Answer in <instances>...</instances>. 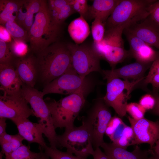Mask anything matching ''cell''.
Listing matches in <instances>:
<instances>
[{"label":"cell","instance_id":"obj_33","mask_svg":"<svg viewBox=\"0 0 159 159\" xmlns=\"http://www.w3.org/2000/svg\"><path fill=\"white\" fill-rule=\"evenodd\" d=\"M9 43L10 48L15 57H23L29 53L28 46L24 42L12 39Z\"/></svg>","mask_w":159,"mask_h":159},{"label":"cell","instance_id":"obj_27","mask_svg":"<svg viewBox=\"0 0 159 159\" xmlns=\"http://www.w3.org/2000/svg\"><path fill=\"white\" fill-rule=\"evenodd\" d=\"M13 40L29 42L28 32L15 21H8L4 25Z\"/></svg>","mask_w":159,"mask_h":159},{"label":"cell","instance_id":"obj_4","mask_svg":"<svg viewBox=\"0 0 159 159\" xmlns=\"http://www.w3.org/2000/svg\"><path fill=\"white\" fill-rule=\"evenodd\" d=\"M126 25L115 26L105 29L103 39L98 44L93 43L92 48L101 59L106 61L112 69L117 64L130 57L128 50L124 47L122 34Z\"/></svg>","mask_w":159,"mask_h":159},{"label":"cell","instance_id":"obj_13","mask_svg":"<svg viewBox=\"0 0 159 159\" xmlns=\"http://www.w3.org/2000/svg\"><path fill=\"white\" fill-rule=\"evenodd\" d=\"M134 134L133 145L147 143L152 150L159 138V121H153L144 117L136 120L128 116Z\"/></svg>","mask_w":159,"mask_h":159},{"label":"cell","instance_id":"obj_7","mask_svg":"<svg viewBox=\"0 0 159 159\" xmlns=\"http://www.w3.org/2000/svg\"><path fill=\"white\" fill-rule=\"evenodd\" d=\"M144 77L131 81L122 80L118 78L107 80L106 92L102 97L105 102L109 107H112L120 117L125 116L130 94L137 87Z\"/></svg>","mask_w":159,"mask_h":159},{"label":"cell","instance_id":"obj_3","mask_svg":"<svg viewBox=\"0 0 159 159\" xmlns=\"http://www.w3.org/2000/svg\"><path fill=\"white\" fill-rule=\"evenodd\" d=\"M84 92L68 95L56 101L49 97L44 99L51 115L55 129L70 128L85 102Z\"/></svg>","mask_w":159,"mask_h":159},{"label":"cell","instance_id":"obj_50","mask_svg":"<svg viewBox=\"0 0 159 159\" xmlns=\"http://www.w3.org/2000/svg\"><path fill=\"white\" fill-rule=\"evenodd\" d=\"M148 159H150V157H149V158Z\"/></svg>","mask_w":159,"mask_h":159},{"label":"cell","instance_id":"obj_21","mask_svg":"<svg viewBox=\"0 0 159 159\" xmlns=\"http://www.w3.org/2000/svg\"><path fill=\"white\" fill-rule=\"evenodd\" d=\"M121 0H95L89 6L85 19L92 20L99 17L105 23Z\"/></svg>","mask_w":159,"mask_h":159},{"label":"cell","instance_id":"obj_1","mask_svg":"<svg viewBox=\"0 0 159 159\" xmlns=\"http://www.w3.org/2000/svg\"><path fill=\"white\" fill-rule=\"evenodd\" d=\"M36 54L37 79L44 86L72 67L71 53L67 44L57 41Z\"/></svg>","mask_w":159,"mask_h":159},{"label":"cell","instance_id":"obj_38","mask_svg":"<svg viewBox=\"0 0 159 159\" xmlns=\"http://www.w3.org/2000/svg\"><path fill=\"white\" fill-rule=\"evenodd\" d=\"M155 103V99L151 92L143 96L139 102V104L146 110H152L154 107Z\"/></svg>","mask_w":159,"mask_h":159},{"label":"cell","instance_id":"obj_8","mask_svg":"<svg viewBox=\"0 0 159 159\" xmlns=\"http://www.w3.org/2000/svg\"><path fill=\"white\" fill-rule=\"evenodd\" d=\"M102 98L96 99L88 111L82 122L91 135L93 146L100 147L104 142V135L107 125L112 117L109 107Z\"/></svg>","mask_w":159,"mask_h":159},{"label":"cell","instance_id":"obj_18","mask_svg":"<svg viewBox=\"0 0 159 159\" xmlns=\"http://www.w3.org/2000/svg\"><path fill=\"white\" fill-rule=\"evenodd\" d=\"M29 53L23 57L17 58L14 64L23 84L34 87L37 79L35 56L33 53Z\"/></svg>","mask_w":159,"mask_h":159},{"label":"cell","instance_id":"obj_31","mask_svg":"<svg viewBox=\"0 0 159 159\" xmlns=\"http://www.w3.org/2000/svg\"><path fill=\"white\" fill-rule=\"evenodd\" d=\"M43 149L44 152L51 159H85L74 156L73 154L67 151L62 152L57 148H52L47 145Z\"/></svg>","mask_w":159,"mask_h":159},{"label":"cell","instance_id":"obj_24","mask_svg":"<svg viewBox=\"0 0 159 159\" xmlns=\"http://www.w3.org/2000/svg\"><path fill=\"white\" fill-rule=\"evenodd\" d=\"M151 84L153 87L152 92L158 93L159 91V59L152 64L148 75L138 84L137 87H140L143 90L149 91L146 88L149 84Z\"/></svg>","mask_w":159,"mask_h":159},{"label":"cell","instance_id":"obj_23","mask_svg":"<svg viewBox=\"0 0 159 159\" xmlns=\"http://www.w3.org/2000/svg\"><path fill=\"white\" fill-rule=\"evenodd\" d=\"M24 0H0V23L4 26L8 21H15L18 10Z\"/></svg>","mask_w":159,"mask_h":159},{"label":"cell","instance_id":"obj_49","mask_svg":"<svg viewBox=\"0 0 159 159\" xmlns=\"http://www.w3.org/2000/svg\"><path fill=\"white\" fill-rule=\"evenodd\" d=\"M150 159H159V156L154 155H151L150 157Z\"/></svg>","mask_w":159,"mask_h":159},{"label":"cell","instance_id":"obj_42","mask_svg":"<svg viewBox=\"0 0 159 159\" xmlns=\"http://www.w3.org/2000/svg\"><path fill=\"white\" fill-rule=\"evenodd\" d=\"M126 125L123 122L109 138L112 141V143H115L120 138Z\"/></svg>","mask_w":159,"mask_h":159},{"label":"cell","instance_id":"obj_6","mask_svg":"<svg viewBox=\"0 0 159 159\" xmlns=\"http://www.w3.org/2000/svg\"><path fill=\"white\" fill-rule=\"evenodd\" d=\"M58 142L66 151L82 158L87 159L94 152L90 133L82 122L79 127L65 129L62 134L58 135Z\"/></svg>","mask_w":159,"mask_h":159},{"label":"cell","instance_id":"obj_22","mask_svg":"<svg viewBox=\"0 0 159 159\" xmlns=\"http://www.w3.org/2000/svg\"><path fill=\"white\" fill-rule=\"evenodd\" d=\"M67 30L71 39L77 44L82 43L90 33L88 24L86 20L80 16L70 23Z\"/></svg>","mask_w":159,"mask_h":159},{"label":"cell","instance_id":"obj_19","mask_svg":"<svg viewBox=\"0 0 159 159\" xmlns=\"http://www.w3.org/2000/svg\"><path fill=\"white\" fill-rule=\"evenodd\" d=\"M0 84L4 93L12 95L20 92L23 83L13 63H0Z\"/></svg>","mask_w":159,"mask_h":159},{"label":"cell","instance_id":"obj_35","mask_svg":"<svg viewBox=\"0 0 159 159\" xmlns=\"http://www.w3.org/2000/svg\"><path fill=\"white\" fill-rule=\"evenodd\" d=\"M126 111L130 115L132 118L138 120L144 118L146 110L139 103L131 102L127 104Z\"/></svg>","mask_w":159,"mask_h":159},{"label":"cell","instance_id":"obj_9","mask_svg":"<svg viewBox=\"0 0 159 159\" xmlns=\"http://www.w3.org/2000/svg\"><path fill=\"white\" fill-rule=\"evenodd\" d=\"M20 93L30 105L34 116L39 118L38 123L42 125L45 136L49 140L54 139L57 136L56 129L42 91L23 84Z\"/></svg>","mask_w":159,"mask_h":159},{"label":"cell","instance_id":"obj_36","mask_svg":"<svg viewBox=\"0 0 159 159\" xmlns=\"http://www.w3.org/2000/svg\"><path fill=\"white\" fill-rule=\"evenodd\" d=\"M70 4L74 11L85 19L87 14L89 6L86 0H70Z\"/></svg>","mask_w":159,"mask_h":159},{"label":"cell","instance_id":"obj_34","mask_svg":"<svg viewBox=\"0 0 159 159\" xmlns=\"http://www.w3.org/2000/svg\"><path fill=\"white\" fill-rule=\"evenodd\" d=\"M15 57L10 48L9 43L0 39V63H13Z\"/></svg>","mask_w":159,"mask_h":159},{"label":"cell","instance_id":"obj_11","mask_svg":"<svg viewBox=\"0 0 159 159\" xmlns=\"http://www.w3.org/2000/svg\"><path fill=\"white\" fill-rule=\"evenodd\" d=\"M67 45L71 53L72 67L81 77L85 78L93 72L102 73L101 59L92 46L73 43Z\"/></svg>","mask_w":159,"mask_h":159},{"label":"cell","instance_id":"obj_5","mask_svg":"<svg viewBox=\"0 0 159 159\" xmlns=\"http://www.w3.org/2000/svg\"><path fill=\"white\" fill-rule=\"evenodd\" d=\"M155 0H121L105 23V29L115 26H127L149 16Z\"/></svg>","mask_w":159,"mask_h":159},{"label":"cell","instance_id":"obj_20","mask_svg":"<svg viewBox=\"0 0 159 159\" xmlns=\"http://www.w3.org/2000/svg\"><path fill=\"white\" fill-rule=\"evenodd\" d=\"M100 147L111 159H148L152 153L150 149L148 150H142L137 145L131 152L113 143L104 142Z\"/></svg>","mask_w":159,"mask_h":159},{"label":"cell","instance_id":"obj_2","mask_svg":"<svg viewBox=\"0 0 159 159\" xmlns=\"http://www.w3.org/2000/svg\"><path fill=\"white\" fill-rule=\"evenodd\" d=\"M61 25L53 19L45 1L28 32L29 51L36 54L57 41Z\"/></svg>","mask_w":159,"mask_h":159},{"label":"cell","instance_id":"obj_30","mask_svg":"<svg viewBox=\"0 0 159 159\" xmlns=\"http://www.w3.org/2000/svg\"><path fill=\"white\" fill-rule=\"evenodd\" d=\"M134 140L133 130L131 127L127 125L124 128L120 137L113 143L119 147L126 149L128 146L133 145Z\"/></svg>","mask_w":159,"mask_h":159},{"label":"cell","instance_id":"obj_28","mask_svg":"<svg viewBox=\"0 0 159 159\" xmlns=\"http://www.w3.org/2000/svg\"><path fill=\"white\" fill-rule=\"evenodd\" d=\"M45 0H31L27 15L24 20L23 28L28 32L34 21L35 13L39 11Z\"/></svg>","mask_w":159,"mask_h":159},{"label":"cell","instance_id":"obj_16","mask_svg":"<svg viewBox=\"0 0 159 159\" xmlns=\"http://www.w3.org/2000/svg\"><path fill=\"white\" fill-rule=\"evenodd\" d=\"M152 63H144L136 61L120 68L102 70L104 79L122 78L125 80H136L144 77L145 72L150 68Z\"/></svg>","mask_w":159,"mask_h":159},{"label":"cell","instance_id":"obj_39","mask_svg":"<svg viewBox=\"0 0 159 159\" xmlns=\"http://www.w3.org/2000/svg\"><path fill=\"white\" fill-rule=\"evenodd\" d=\"M123 122L122 120L118 117H112L107 125L105 134L110 138Z\"/></svg>","mask_w":159,"mask_h":159},{"label":"cell","instance_id":"obj_40","mask_svg":"<svg viewBox=\"0 0 159 159\" xmlns=\"http://www.w3.org/2000/svg\"><path fill=\"white\" fill-rule=\"evenodd\" d=\"M70 0H50L47 2L49 9L51 12L56 11L69 4Z\"/></svg>","mask_w":159,"mask_h":159},{"label":"cell","instance_id":"obj_14","mask_svg":"<svg viewBox=\"0 0 159 159\" xmlns=\"http://www.w3.org/2000/svg\"><path fill=\"white\" fill-rule=\"evenodd\" d=\"M124 30L149 45L159 50V24L153 20L150 15L141 22L132 24Z\"/></svg>","mask_w":159,"mask_h":159},{"label":"cell","instance_id":"obj_15","mask_svg":"<svg viewBox=\"0 0 159 159\" xmlns=\"http://www.w3.org/2000/svg\"><path fill=\"white\" fill-rule=\"evenodd\" d=\"M123 32L129 43L130 57L144 63H152L159 59V50H155L140 38L126 30H124Z\"/></svg>","mask_w":159,"mask_h":159},{"label":"cell","instance_id":"obj_41","mask_svg":"<svg viewBox=\"0 0 159 159\" xmlns=\"http://www.w3.org/2000/svg\"><path fill=\"white\" fill-rule=\"evenodd\" d=\"M150 16L155 21L159 24V0L151 5Z\"/></svg>","mask_w":159,"mask_h":159},{"label":"cell","instance_id":"obj_25","mask_svg":"<svg viewBox=\"0 0 159 159\" xmlns=\"http://www.w3.org/2000/svg\"><path fill=\"white\" fill-rule=\"evenodd\" d=\"M24 139L18 133L11 135L6 133L0 136L1 152L6 156L23 145Z\"/></svg>","mask_w":159,"mask_h":159},{"label":"cell","instance_id":"obj_45","mask_svg":"<svg viewBox=\"0 0 159 159\" xmlns=\"http://www.w3.org/2000/svg\"><path fill=\"white\" fill-rule=\"evenodd\" d=\"M155 97L156 100V103L154 108L151 110L153 114L159 116V94L158 93H154L151 92Z\"/></svg>","mask_w":159,"mask_h":159},{"label":"cell","instance_id":"obj_17","mask_svg":"<svg viewBox=\"0 0 159 159\" xmlns=\"http://www.w3.org/2000/svg\"><path fill=\"white\" fill-rule=\"evenodd\" d=\"M14 123L16 126L18 133L29 144L37 143L39 149L42 150L47 145L43 137L44 130L41 124L32 122L28 118L19 120Z\"/></svg>","mask_w":159,"mask_h":159},{"label":"cell","instance_id":"obj_47","mask_svg":"<svg viewBox=\"0 0 159 159\" xmlns=\"http://www.w3.org/2000/svg\"><path fill=\"white\" fill-rule=\"evenodd\" d=\"M150 150L152 151L151 155L159 156V138L156 142L153 148Z\"/></svg>","mask_w":159,"mask_h":159},{"label":"cell","instance_id":"obj_44","mask_svg":"<svg viewBox=\"0 0 159 159\" xmlns=\"http://www.w3.org/2000/svg\"><path fill=\"white\" fill-rule=\"evenodd\" d=\"M92 156L93 159H111L105 153L102 152L100 147L95 148Z\"/></svg>","mask_w":159,"mask_h":159},{"label":"cell","instance_id":"obj_37","mask_svg":"<svg viewBox=\"0 0 159 159\" xmlns=\"http://www.w3.org/2000/svg\"><path fill=\"white\" fill-rule=\"evenodd\" d=\"M30 0H24L18 11L15 22L23 27L27 11L29 6Z\"/></svg>","mask_w":159,"mask_h":159},{"label":"cell","instance_id":"obj_12","mask_svg":"<svg viewBox=\"0 0 159 159\" xmlns=\"http://www.w3.org/2000/svg\"><path fill=\"white\" fill-rule=\"evenodd\" d=\"M28 103L20 92L12 95L4 93L0 96V118L9 119L14 123L19 120L34 116Z\"/></svg>","mask_w":159,"mask_h":159},{"label":"cell","instance_id":"obj_32","mask_svg":"<svg viewBox=\"0 0 159 159\" xmlns=\"http://www.w3.org/2000/svg\"><path fill=\"white\" fill-rule=\"evenodd\" d=\"M51 13L55 21L61 25L67 18L76 12L69 4L59 10Z\"/></svg>","mask_w":159,"mask_h":159},{"label":"cell","instance_id":"obj_43","mask_svg":"<svg viewBox=\"0 0 159 159\" xmlns=\"http://www.w3.org/2000/svg\"><path fill=\"white\" fill-rule=\"evenodd\" d=\"M11 37L4 26L0 25V39L6 43H9L11 41Z\"/></svg>","mask_w":159,"mask_h":159},{"label":"cell","instance_id":"obj_48","mask_svg":"<svg viewBox=\"0 0 159 159\" xmlns=\"http://www.w3.org/2000/svg\"><path fill=\"white\" fill-rule=\"evenodd\" d=\"M42 151V155L41 157V159H49V157L43 151L41 150H40Z\"/></svg>","mask_w":159,"mask_h":159},{"label":"cell","instance_id":"obj_26","mask_svg":"<svg viewBox=\"0 0 159 159\" xmlns=\"http://www.w3.org/2000/svg\"><path fill=\"white\" fill-rule=\"evenodd\" d=\"M42 151L39 153L32 151L29 145H23L9 155L5 156V159H40Z\"/></svg>","mask_w":159,"mask_h":159},{"label":"cell","instance_id":"obj_10","mask_svg":"<svg viewBox=\"0 0 159 159\" xmlns=\"http://www.w3.org/2000/svg\"><path fill=\"white\" fill-rule=\"evenodd\" d=\"M87 77L83 78L70 67L63 74L45 85L42 92L45 95L49 94L69 95L84 92L86 93L91 86Z\"/></svg>","mask_w":159,"mask_h":159},{"label":"cell","instance_id":"obj_29","mask_svg":"<svg viewBox=\"0 0 159 159\" xmlns=\"http://www.w3.org/2000/svg\"><path fill=\"white\" fill-rule=\"evenodd\" d=\"M105 31V23L99 17H96L92 22L91 33L93 43L98 44L102 41Z\"/></svg>","mask_w":159,"mask_h":159},{"label":"cell","instance_id":"obj_46","mask_svg":"<svg viewBox=\"0 0 159 159\" xmlns=\"http://www.w3.org/2000/svg\"><path fill=\"white\" fill-rule=\"evenodd\" d=\"M6 118H0V136L6 133Z\"/></svg>","mask_w":159,"mask_h":159},{"label":"cell","instance_id":"obj_51","mask_svg":"<svg viewBox=\"0 0 159 159\" xmlns=\"http://www.w3.org/2000/svg\"><path fill=\"white\" fill-rule=\"evenodd\" d=\"M40 159H41V158H40Z\"/></svg>","mask_w":159,"mask_h":159}]
</instances>
